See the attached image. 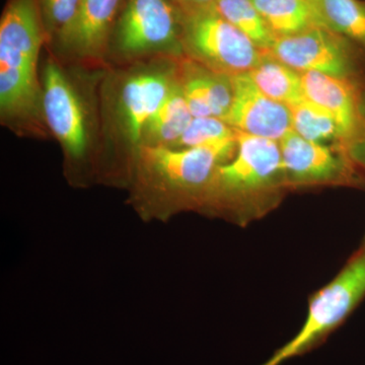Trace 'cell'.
<instances>
[{
    "mask_svg": "<svg viewBox=\"0 0 365 365\" xmlns=\"http://www.w3.org/2000/svg\"><path fill=\"white\" fill-rule=\"evenodd\" d=\"M46 43L38 0H7L0 21V117L21 136L46 137L38 59Z\"/></svg>",
    "mask_w": 365,
    "mask_h": 365,
    "instance_id": "cell-1",
    "label": "cell"
},
{
    "mask_svg": "<svg viewBox=\"0 0 365 365\" xmlns=\"http://www.w3.org/2000/svg\"><path fill=\"white\" fill-rule=\"evenodd\" d=\"M181 81L176 58L158 57L112 71L101 85V138L128 151L141 144L144 126Z\"/></svg>",
    "mask_w": 365,
    "mask_h": 365,
    "instance_id": "cell-2",
    "label": "cell"
},
{
    "mask_svg": "<svg viewBox=\"0 0 365 365\" xmlns=\"http://www.w3.org/2000/svg\"><path fill=\"white\" fill-rule=\"evenodd\" d=\"M237 150L232 160L216 170L205 200L234 212L249 223L269 208L267 198L285 182L279 141L235 129Z\"/></svg>",
    "mask_w": 365,
    "mask_h": 365,
    "instance_id": "cell-3",
    "label": "cell"
},
{
    "mask_svg": "<svg viewBox=\"0 0 365 365\" xmlns=\"http://www.w3.org/2000/svg\"><path fill=\"white\" fill-rule=\"evenodd\" d=\"M86 81L54 57L47 59L41 74L46 125L72 162L85 160L101 138L96 101Z\"/></svg>",
    "mask_w": 365,
    "mask_h": 365,
    "instance_id": "cell-4",
    "label": "cell"
},
{
    "mask_svg": "<svg viewBox=\"0 0 365 365\" xmlns=\"http://www.w3.org/2000/svg\"><path fill=\"white\" fill-rule=\"evenodd\" d=\"M365 299V234L340 272L312 295L304 325L261 365H282L317 349Z\"/></svg>",
    "mask_w": 365,
    "mask_h": 365,
    "instance_id": "cell-5",
    "label": "cell"
},
{
    "mask_svg": "<svg viewBox=\"0 0 365 365\" xmlns=\"http://www.w3.org/2000/svg\"><path fill=\"white\" fill-rule=\"evenodd\" d=\"M182 52V14L173 0H124L107 58L131 64Z\"/></svg>",
    "mask_w": 365,
    "mask_h": 365,
    "instance_id": "cell-6",
    "label": "cell"
},
{
    "mask_svg": "<svg viewBox=\"0 0 365 365\" xmlns=\"http://www.w3.org/2000/svg\"><path fill=\"white\" fill-rule=\"evenodd\" d=\"M237 150L235 138L197 148L140 145L134 155L140 177L163 192L205 200L216 170Z\"/></svg>",
    "mask_w": 365,
    "mask_h": 365,
    "instance_id": "cell-7",
    "label": "cell"
},
{
    "mask_svg": "<svg viewBox=\"0 0 365 365\" xmlns=\"http://www.w3.org/2000/svg\"><path fill=\"white\" fill-rule=\"evenodd\" d=\"M181 14L182 49L210 71L230 76L248 73L263 60L265 53L215 7Z\"/></svg>",
    "mask_w": 365,
    "mask_h": 365,
    "instance_id": "cell-8",
    "label": "cell"
},
{
    "mask_svg": "<svg viewBox=\"0 0 365 365\" xmlns=\"http://www.w3.org/2000/svg\"><path fill=\"white\" fill-rule=\"evenodd\" d=\"M267 53L294 71L346 78L351 68L344 37L325 26L279 38Z\"/></svg>",
    "mask_w": 365,
    "mask_h": 365,
    "instance_id": "cell-9",
    "label": "cell"
},
{
    "mask_svg": "<svg viewBox=\"0 0 365 365\" xmlns=\"http://www.w3.org/2000/svg\"><path fill=\"white\" fill-rule=\"evenodd\" d=\"M123 4L124 0H81L76 19L54 45L78 63H102Z\"/></svg>",
    "mask_w": 365,
    "mask_h": 365,
    "instance_id": "cell-10",
    "label": "cell"
},
{
    "mask_svg": "<svg viewBox=\"0 0 365 365\" xmlns=\"http://www.w3.org/2000/svg\"><path fill=\"white\" fill-rule=\"evenodd\" d=\"M234 100L225 122L251 135L279 141L292 130L289 107L267 97L248 73L232 76Z\"/></svg>",
    "mask_w": 365,
    "mask_h": 365,
    "instance_id": "cell-11",
    "label": "cell"
},
{
    "mask_svg": "<svg viewBox=\"0 0 365 365\" xmlns=\"http://www.w3.org/2000/svg\"><path fill=\"white\" fill-rule=\"evenodd\" d=\"M279 145L285 182L319 184L349 178L347 163L328 146L307 140L294 130L280 139Z\"/></svg>",
    "mask_w": 365,
    "mask_h": 365,
    "instance_id": "cell-12",
    "label": "cell"
},
{
    "mask_svg": "<svg viewBox=\"0 0 365 365\" xmlns=\"http://www.w3.org/2000/svg\"><path fill=\"white\" fill-rule=\"evenodd\" d=\"M300 74L304 97L332 115L341 138L354 135L360 122L359 98L354 86L346 78L322 72Z\"/></svg>",
    "mask_w": 365,
    "mask_h": 365,
    "instance_id": "cell-13",
    "label": "cell"
},
{
    "mask_svg": "<svg viewBox=\"0 0 365 365\" xmlns=\"http://www.w3.org/2000/svg\"><path fill=\"white\" fill-rule=\"evenodd\" d=\"M276 39L327 26L312 0H252Z\"/></svg>",
    "mask_w": 365,
    "mask_h": 365,
    "instance_id": "cell-14",
    "label": "cell"
},
{
    "mask_svg": "<svg viewBox=\"0 0 365 365\" xmlns=\"http://www.w3.org/2000/svg\"><path fill=\"white\" fill-rule=\"evenodd\" d=\"M193 119L182 93L181 81L162 107L148 120L140 145L174 148Z\"/></svg>",
    "mask_w": 365,
    "mask_h": 365,
    "instance_id": "cell-15",
    "label": "cell"
},
{
    "mask_svg": "<svg viewBox=\"0 0 365 365\" xmlns=\"http://www.w3.org/2000/svg\"><path fill=\"white\" fill-rule=\"evenodd\" d=\"M248 74L262 93L281 104L289 107L306 98L302 74L278 60L263 58Z\"/></svg>",
    "mask_w": 365,
    "mask_h": 365,
    "instance_id": "cell-16",
    "label": "cell"
},
{
    "mask_svg": "<svg viewBox=\"0 0 365 365\" xmlns=\"http://www.w3.org/2000/svg\"><path fill=\"white\" fill-rule=\"evenodd\" d=\"M327 28L365 46V2L360 0H312Z\"/></svg>",
    "mask_w": 365,
    "mask_h": 365,
    "instance_id": "cell-17",
    "label": "cell"
},
{
    "mask_svg": "<svg viewBox=\"0 0 365 365\" xmlns=\"http://www.w3.org/2000/svg\"><path fill=\"white\" fill-rule=\"evenodd\" d=\"M215 9L262 51H269L277 40L252 0H217Z\"/></svg>",
    "mask_w": 365,
    "mask_h": 365,
    "instance_id": "cell-18",
    "label": "cell"
},
{
    "mask_svg": "<svg viewBox=\"0 0 365 365\" xmlns=\"http://www.w3.org/2000/svg\"><path fill=\"white\" fill-rule=\"evenodd\" d=\"M289 109L292 130L307 140L322 143L341 137L339 127L332 115L307 98L289 106Z\"/></svg>",
    "mask_w": 365,
    "mask_h": 365,
    "instance_id": "cell-19",
    "label": "cell"
},
{
    "mask_svg": "<svg viewBox=\"0 0 365 365\" xmlns=\"http://www.w3.org/2000/svg\"><path fill=\"white\" fill-rule=\"evenodd\" d=\"M235 138V129L215 117L194 118L173 148H197Z\"/></svg>",
    "mask_w": 365,
    "mask_h": 365,
    "instance_id": "cell-20",
    "label": "cell"
},
{
    "mask_svg": "<svg viewBox=\"0 0 365 365\" xmlns=\"http://www.w3.org/2000/svg\"><path fill=\"white\" fill-rule=\"evenodd\" d=\"M81 0H38L46 43L55 44L78 14Z\"/></svg>",
    "mask_w": 365,
    "mask_h": 365,
    "instance_id": "cell-21",
    "label": "cell"
},
{
    "mask_svg": "<svg viewBox=\"0 0 365 365\" xmlns=\"http://www.w3.org/2000/svg\"><path fill=\"white\" fill-rule=\"evenodd\" d=\"M181 11L210 9L215 7L217 0H173Z\"/></svg>",
    "mask_w": 365,
    "mask_h": 365,
    "instance_id": "cell-22",
    "label": "cell"
}]
</instances>
